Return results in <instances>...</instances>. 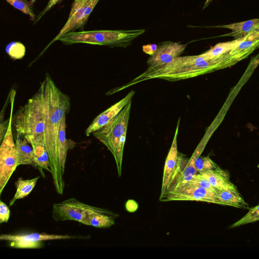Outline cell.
Masks as SVG:
<instances>
[{"label": "cell", "instance_id": "cell-1", "mask_svg": "<svg viewBox=\"0 0 259 259\" xmlns=\"http://www.w3.org/2000/svg\"><path fill=\"white\" fill-rule=\"evenodd\" d=\"M44 85L46 112L44 141L50 160V172L55 186L57 183V140L63 118L69 112V97L56 85L50 75L47 74L42 82Z\"/></svg>", "mask_w": 259, "mask_h": 259}, {"label": "cell", "instance_id": "cell-2", "mask_svg": "<svg viewBox=\"0 0 259 259\" xmlns=\"http://www.w3.org/2000/svg\"><path fill=\"white\" fill-rule=\"evenodd\" d=\"M45 120L44 85L41 82L37 92L15 115L16 135L22 136L26 140L37 136L44 137Z\"/></svg>", "mask_w": 259, "mask_h": 259}, {"label": "cell", "instance_id": "cell-3", "mask_svg": "<svg viewBox=\"0 0 259 259\" xmlns=\"http://www.w3.org/2000/svg\"><path fill=\"white\" fill-rule=\"evenodd\" d=\"M131 106L132 101L107 124L93 133V136L102 143L113 155L119 177L121 175L122 155Z\"/></svg>", "mask_w": 259, "mask_h": 259}, {"label": "cell", "instance_id": "cell-4", "mask_svg": "<svg viewBox=\"0 0 259 259\" xmlns=\"http://www.w3.org/2000/svg\"><path fill=\"white\" fill-rule=\"evenodd\" d=\"M145 32L144 29L71 31L57 39L65 45L85 43L110 47H126Z\"/></svg>", "mask_w": 259, "mask_h": 259}, {"label": "cell", "instance_id": "cell-5", "mask_svg": "<svg viewBox=\"0 0 259 259\" xmlns=\"http://www.w3.org/2000/svg\"><path fill=\"white\" fill-rule=\"evenodd\" d=\"M15 91L11 95V112L8 127L0 147V194L18 166L17 155L12 131V114Z\"/></svg>", "mask_w": 259, "mask_h": 259}, {"label": "cell", "instance_id": "cell-6", "mask_svg": "<svg viewBox=\"0 0 259 259\" xmlns=\"http://www.w3.org/2000/svg\"><path fill=\"white\" fill-rule=\"evenodd\" d=\"M159 200L169 201H197L221 204L215 194L199 186L186 184L165 193Z\"/></svg>", "mask_w": 259, "mask_h": 259}, {"label": "cell", "instance_id": "cell-7", "mask_svg": "<svg viewBox=\"0 0 259 259\" xmlns=\"http://www.w3.org/2000/svg\"><path fill=\"white\" fill-rule=\"evenodd\" d=\"M90 206L70 198L53 204L52 217L56 221H74L83 224Z\"/></svg>", "mask_w": 259, "mask_h": 259}, {"label": "cell", "instance_id": "cell-8", "mask_svg": "<svg viewBox=\"0 0 259 259\" xmlns=\"http://www.w3.org/2000/svg\"><path fill=\"white\" fill-rule=\"evenodd\" d=\"M186 45L167 41L161 43L147 61L148 68L144 71L148 72L159 69L169 63L184 52Z\"/></svg>", "mask_w": 259, "mask_h": 259}, {"label": "cell", "instance_id": "cell-9", "mask_svg": "<svg viewBox=\"0 0 259 259\" xmlns=\"http://www.w3.org/2000/svg\"><path fill=\"white\" fill-rule=\"evenodd\" d=\"M99 0H89L82 6L76 11L68 19L57 36L48 45L51 44L63 34L77 29H82L87 20Z\"/></svg>", "mask_w": 259, "mask_h": 259}, {"label": "cell", "instance_id": "cell-10", "mask_svg": "<svg viewBox=\"0 0 259 259\" xmlns=\"http://www.w3.org/2000/svg\"><path fill=\"white\" fill-rule=\"evenodd\" d=\"M135 94L134 91H130L123 99L98 115L85 130V135L89 136L107 124L129 102L132 101Z\"/></svg>", "mask_w": 259, "mask_h": 259}, {"label": "cell", "instance_id": "cell-11", "mask_svg": "<svg viewBox=\"0 0 259 259\" xmlns=\"http://www.w3.org/2000/svg\"><path fill=\"white\" fill-rule=\"evenodd\" d=\"M180 120H178L174 139L167 155L164 166L162 183L159 199L164 195L167 186L175 170L179 159V152L178 150L177 137Z\"/></svg>", "mask_w": 259, "mask_h": 259}, {"label": "cell", "instance_id": "cell-12", "mask_svg": "<svg viewBox=\"0 0 259 259\" xmlns=\"http://www.w3.org/2000/svg\"><path fill=\"white\" fill-rule=\"evenodd\" d=\"M117 217L118 215L112 211L91 205L83 224L96 228H109L115 224Z\"/></svg>", "mask_w": 259, "mask_h": 259}, {"label": "cell", "instance_id": "cell-13", "mask_svg": "<svg viewBox=\"0 0 259 259\" xmlns=\"http://www.w3.org/2000/svg\"><path fill=\"white\" fill-rule=\"evenodd\" d=\"M32 146L35 167L38 168L43 175L42 169L50 172L49 155L45 145L44 137L37 136L28 140Z\"/></svg>", "mask_w": 259, "mask_h": 259}, {"label": "cell", "instance_id": "cell-14", "mask_svg": "<svg viewBox=\"0 0 259 259\" xmlns=\"http://www.w3.org/2000/svg\"><path fill=\"white\" fill-rule=\"evenodd\" d=\"M199 174L217 189H237L230 179L229 174L220 168L207 170Z\"/></svg>", "mask_w": 259, "mask_h": 259}, {"label": "cell", "instance_id": "cell-15", "mask_svg": "<svg viewBox=\"0 0 259 259\" xmlns=\"http://www.w3.org/2000/svg\"><path fill=\"white\" fill-rule=\"evenodd\" d=\"M15 146L18 166L30 165L35 167L33 149L26 139L22 136L16 135Z\"/></svg>", "mask_w": 259, "mask_h": 259}, {"label": "cell", "instance_id": "cell-16", "mask_svg": "<svg viewBox=\"0 0 259 259\" xmlns=\"http://www.w3.org/2000/svg\"><path fill=\"white\" fill-rule=\"evenodd\" d=\"M215 27L227 28L232 30L231 32L226 34L224 36H233L235 39L243 38L259 27V19H254Z\"/></svg>", "mask_w": 259, "mask_h": 259}, {"label": "cell", "instance_id": "cell-17", "mask_svg": "<svg viewBox=\"0 0 259 259\" xmlns=\"http://www.w3.org/2000/svg\"><path fill=\"white\" fill-rule=\"evenodd\" d=\"M74 238L68 235L49 234L46 233H31L21 235L2 234L0 239L2 240H28L32 241H42L50 240L69 239Z\"/></svg>", "mask_w": 259, "mask_h": 259}, {"label": "cell", "instance_id": "cell-18", "mask_svg": "<svg viewBox=\"0 0 259 259\" xmlns=\"http://www.w3.org/2000/svg\"><path fill=\"white\" fill-rule=\"evenodd\" d=\"M215 196L222 205L236 207H246L248 205L237 189H217Z\"/></svg>", "mask_w": 259, "mask_h": 259}, {"label": "cell", "instance_id": "cell-19", "mask_svg": "<svg viewBox=\"0 0 259 259\" xmlns=\"http://www.w3.org/2000/svg\"><path fill=\"white\" fill-rule=\"evenodd\" d=\"M259 45V27L243 37L238 45L231 51L232 55L240 56L249 53Z\"/></svg>", "mask_w": 259, "mask_h": 259}, {"label": "cell", "instance_id": "cell-20", "mask_svg": "<svg viewBox=\"0 0 259 259\" xmlns=\"http://www.w3.org/2000/svg\"><path fill=\"white\" fill-rule=\"evenodd\" d=\"M40 176H38L28 180L19 178L15 183L16 193L13 198L10 201L9 205L12 206L17 200L22 199L28 195L35 186Z\"/></svg>", "mask_w": 259, "mask_h": 259}, {"label": "cell", "instance_id": "cell-21", "mask_svg": "<svg viewBox=\"0 0 259 259\" xmlns=\"http://www.w3.org/2000/svg\"><path fill=\"white\" fill-rule=\"evenodd\" d=\"M243 38H237L230 41L219 43L202 55L210 59L219 58L225 53L231 51L237 47Z\"/></svg>", "mask_w": 259, "mask_h": 259}, {"label": "cell", "instance_id": "cell-22", "mask_svg": "<svg viewBox=\"0 0 259 259\" xmlns=\"http://www.w3.org/2000/svg\"><path fill=\"white\" fill-rule=\"evenodd\" d=\"M195 166L198 173L220 168L208 156L198 157L195 160Z\"/></svg>", "mask_w": 259, "mask_h": 259}, {"label": "cell", "instance_id": "cell-23", "mask_svg": "<svg viewBox=\"0 0 259 259\" xmlns=\"http://www.w3.org/2000/svg\"><path fill=\"white\" fill-rule=\"evenodd\" d=\"M257 221H259V204L250 208L246 214L233 224L231 227H236Z\"/></svg>", "mask_w": 259, "mask_h": 259}, {"label": "cell", "instance_id": "cell-24", "mask_svg": "<svg viewBox=\"0 0 259 259\" xmlns=\"http://www.w3.org/2000/svg\"><path fill=\"white\" fill-rule=\"evenodd\" d=\"M6 2L15 8L28 15L32 20H35V15L28 3L25 0H6Z\"/></svg>", "mask_w": 259, "mask_h": 259}, {"label": "cell", "instance_id": "cell-25", "mask_svg": "<svg viewBox=\"0 0 259 259\" xmlns=\"http://www.w3.org/2000/svg\"><path fill=\"white\" fill-rule=\"evenodd\" d=\"M186 184L199 186L215 194L217 189L213 187L209 182L199 173L195 175Z\"/></svg>", "mask_w": 259, "mask_h": 259}, {"label": "cell", "instance_id": "cell-26", "mask_svg": "<svg viewBox=\"0 0 259 259\" xmlns=\"http://www.w3.org/2000/svg\"><path fill=\"white\" fill-rule=\"evenodd\" d=\"M10 246L17 248H39L42 247V241H32L28 240L11 241Z\"/></svg>", "mask_w": 259, "mask_h": 259}, {"label": "cell", "instance_id": "cell-27", "mask_svg": "<svg viewBox=\"0 0 259 259\" xmlns=\"http://www.w3.org/2000/svg\"><path fill=\"white\" fill-rule=\"evenodd\" d=\"M6 51L12 57L19 58L25 54V47L20 42H12L7 46Z\"/></svg>", "mask_w": 259, "mask_h": 259}, {"label": "cell", "instance_id": "cell-28", "mask_svg": "<svg viewBox=\"0 0 259 259\" xmlns=\"http://www.w3.org/2000/svg\"><path fill=\"white\" fill-rule=\"evenodd\" d=\"M10 216V210L6 203L0 201V223H7Z\"/></svg>", "mask_w": 259, "mask_h": 259}, {"label": "cell", "instance_id": "cell-29", "mask_svg": "<svg viewBox=\"0 0 259 259\" xmlns=\"http://www.w3.org/2000/svg\"><path fill=\"white\" fill-rule=\"evenodd\" d=\"M62 0H49L47 5L45 9L39 14L36 17L34 23L38 22L39 19L45 15L48 11H49L55 5L60 3Z\"/></svg>", "mask_w": 259, "mask_h": 259}, {"label": "cell", "instance_id": "cell-30", "mask_svg": "<svg viewBox=\"0 0 259 259\" xmlns=\"http://www.w3.org/2000/svg\"><path fill=\"white\" fill-rule=\"evenodd\" d=\"M143 51L150 56L153 55L156 52L158 46L156 44H149L143 46Z\"/></svg>", "mask_w": 259, "mask_h": 259}, {"label": "cell", "instance_id": "cell-31", "mask_svg": "<svg viewBox=\"0 0 259 259\" xmlns=\"http://www.w3.org/2000/svg\"><path fill=\"white\" fill-rule=\"evenodd\" d=\"M89 0H74L72 4L69 16L72 15L76 11L82 6Z\"/></svg>", "mask_w": 259, "mask_h": 259}]
</instances>
